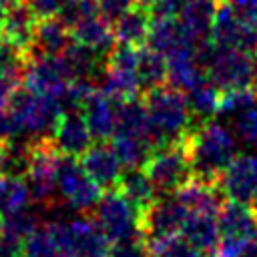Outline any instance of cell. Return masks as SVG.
<instances>
[{
	"label": "cell",
	"mask_w": 257,
	"mask_h": 257,
	"mask_svg": "<svg viewBox=\"0 0 257 257\" xmlns=\"http://www.w3.org/2000/svg\"><path fill=\"white\" fill-rule=\"evenodd\" d=\"M231 122L239 141H243L249 147H257V102L247 110L239 112L237 116H233Z\"/></svg>",
	"instance_id": "cell-38"
},
{
	"label": "cell",
	"mask_w": 257,
	"mask_h": 257,
	"mask_svg": "<svg viewBox=\"0 0 257 257\" xmlns=\"http://www.w3.org/2000/svg\"><path fill=\"white\" fill-rule=\"evenodd\" d=\"M38 24V16L32 12L28 2H12L4 10V28L2 38L10 44L18 46L22 52L30 54L32 42H34V30Z\"/></svg>",
	"instance_id": "cell-17"
},
{
	"label": "cell",
	"mask_w": 257,
	"mask_h": 257,
	"mask_svg": "<svg viewBox=\"0 0 257 257\" xmlns=\"http://www.w3.org/2000/svg\"><path fill=\"white\" fill-rule=\"evenodd\" d=\"M137 74H139V80L143 84V88L151 90V88H157L161 86L167 76H169V66H167V58L153 50V48H143L139 52V64H137Z\"/></svg>",
	"instance_id": "cell-33"
},
{
	"label": "cell",
	"mask_w": 257,
	"mask_h": 257,
	"mask_svg": "<svg viewBox=\"0 0 257 257\" xmlns=\"http://www.w3.org/2000/svg\"><path fill=\"white\" fill-rule=\"evenodd\" d=\"M72 42L70 26L60 20L58 16L54 18H40L34 30V42L30 54H46V56H58L66 50V46Z\"/></svg>",
	"instance_id": "cell-24"
},
{
	"label": "cell",
	"mask_w": 257,
	"mask_h": 257,
	"mask_svg": "<svg viewBox=\"0 0 257 257\" xmlns=\"http://www.w3.org/2000/svg\"><path fill=\"white\" fill-rule=\"evenodd\" d=\"M183 143L187 147L195 177L209 183H217L219 175L239 155V137L233 126L213 118L191 131Z\"/></svg>",
	"instance_id": "cell-1"
},
{
	"label": "cell",
	"mask_w": 257,
	"mask_h": 257,
	"mask_svg": "<svg viewBox=\"0 0 257 257\" xmlns=\"http://www.w3.org/2000/svg\"><path fill=\"white\" fill-rule=\"evenodd\" d=\"M94 221L110 243L139 237L143 231V211L116 187L100 197L98 205L94 207Z\"/></svg>",
	"instance_id": "cell-6"
},
{
	"label": "cell",
	"mask_w": 257,
	"mask_h": 257,
	"mask_svg": "<svg viewBox=\"0 0 257 257\" xmlns=\"http://www.w3.org/2000/svg\"><path fill=\"white\" fill-rule=\"evenodd\" d=\"M2 221H4V231H6V233H12V235H16V237H20V239H26L34 229L40 227L38 213L32 211L30 207L16 211V213L4 217Z\"/></svg>",
	"instance_id": "cell-36"
},
{
	"label": "cell",
	"mask_w": 257,
	"mask_h": 257,
	"mask_svg": "<svg viewBox=\"0 0 257 257\" xmlns=\"http://www.w3.org/2000/svg\"><path fill=\"white\" fill-rule=\"evenodd\" d=\"M145 106L157 145L183 143L191 135L193 112L187 94L175 86H157L147 90Z\"/></svg>",
	"instance_id": "cell-2"
},
{
	"label": "cell",
	"mask_w": 257,
	"mask_h": 257,
	"mask_svg": "<svg viewBox=\"0 0 257 257\" xmlns=\"http://www.w3.org/2000/svg\"><path fill=\"white\" fill-rule=\"evenodd\" d=\"M4 6H0V38H2V28H4Z\"/></svg>",
	"instance_id": "cell-47"
},
{
	"label": "cell",
	"mask_w": 257,
	"mask_h": 257,
	"mask_svg": "<svg viewBox=\"0 0 257 257\" xmlns=\"http://www.w3.org/2000/svg\"><path fill=\"white\" fill-rule=\"evenodd\" d=\"M141 6H145V8H149V10H153L157 4H161L163 0H137Z\"/></svg>",
	"instance_id": "cell-46"
},
{
	"label": "cell",
	"mask_w": 257,
	"mask_h": 257,
	"mask_svg": "<svg viewBox=\"0 0 257 257\" xmlns=\"http://www.w3.org/2000/svg\"><path fill=\"white\" fill-rule=\"evenodd\" d=\"M211 42L219 46H233L243 50H253L251 34H249V20L233 4L225 2L219 4L213 28H211Z\"/></svg>",
	"instance_id": "cell-14"
},
{
	"label": "cell",
	"mask_w": 257,
	"mask_h": 257,
	"mask_svg": "<svg viewBox=\"0 0 257 257\" xmlns=\"http://www.w3.org/2000/svg\"><path fill=\"white\" fill-rule=\"evenodd\" d=\"M30 189L24 177L0 175V217H8L30 205Z\"/></svg>",
	"instance_id": "cell-32"
},
{
	"label": "cell",
	"mask_w": 257,
	"mask_h": 257,
	"mask_svg": "<svg viewBox=\"0 0 257 257\" xmlns=\"http://www.w3.org/2000/svg\"><path fill=\"white\" fill-rule=\"evenodd\" d=\"M229 4H233L235 8H239L243 14H251L257 10V0H225Z\"/></svg>",
	"instance_id": "cell-44"
},
{
	"label": "cell",
	"mask_w": 257,
	"mask_h": 257,
	"mask_svg": "<svg viewBox=\"0 0 257 257\" xmlns=\"http://www.w3.org/2000/svg\"><path fill=\"white\" fill-rule=\"evenodd\" d=\"M253 211H255V215H257V199L253 201Z\"/></svg>",
	"instance_id": "cell-51"
},
{
	"label": "cell",
	"mask_w": 257,
	"mask_h": 257,
	"mask_svg": "<svg viewBox=\"0 0 257 257\" xmlns=\"http://www.w3.org/2000/svg\"><path fill=\"white\" fill-rule=\"evenodd\" d=\"M22 82L26 88L54 96L56 100L64 94L68 84L72 82L70 72L66 70L60 54L58 56H46V54H28Z\"/></svg>",
	"instance_id": "cell-9"
},
{
	"label": "cell",
	"mask_w": 257,
	"mask_h": 257,
	"mask_svg": "<svg viewBox=\"0 0 257 257\" xmlns=\"http://www.w3.org/2000/svg\"><path fill=\"white\" fill-rule=\"evenodd\" d=\"M16 133L32 137L34 141L48 139L62 116V106L54 96L34 92L30 88H16L6 106Z\"/></svg>",
	"instance_id": "cell-3"
},
{
	"label": "cell",
	"mask_w": 257,
	"mask_h": 257,
	"mask_svg": "<svg viewBox=\"0 0 257 257\" xmlns=\"http://www.w3.org/2000/svg\"><path fill=\"white\" fill-rule=\"evenodd\" d=\"M60 153L54 149L50 139H40L32 143L28 167L24 181L30 189V195L38 203H48L56 193V175H58Z\"/></svg>",
	"instance_id": "cell-8"
},
{
	"label": "cell",
	"mask_w": 257,
	"mask_h": 257,
	"mask_svg": "<svg viewBox=\"0 0 257 257\" xmlns=\"http://www.w3.org/2000/svg\"><path fill=\"white\" fill-rule=\"evenodd\" d=\"M141 88H143V84L139 80L137 70L116 68V66H108V64L102 70L100 90L104 94H108L112 100H116V102H124V100L137 98Z\"/></svg>",
	"instance_id": "cell-27"
},
{
	"label": "cell",
	"mask_w": 257,
	"mask_h": 257,
	"mask_svg": "<svg viewBox=\"0 0 257 257\" xmlns=\"http://www.w3.org/2000/svg\"><path fill=\"white\" fill-rule=\"evenodd\" d=\"M114 135L143 139V141L151 143L155 149L159 147L157 139L153 135V126H151V120H149V112H147L145 100L141 102L137 98H131V100H124V102L118 104V118H116Z\"/></svg>",
	"instance_id": "cell-23"
},
{
	"label": "cell",
	"mask_w": 257,
	"mask_h": 257,
	"mask_svg": "<svg viewBox=\"0 0 257 257\" xmlns=\"http://www.w3.org/2000/svg\"><path fill=\"white\" fill-rule=\"evenodd\" d=\"M247 20H249V34H251V44H253V50H257V10L247 14Z\"/></svg>",
	"instance_id": "cell-45"
},
{
	"label": "cell",
	"mask_w": 257,
	"mask_h": 257,
	"mask_svg": "<svg viewBox=\"0 0 257 257\" xmlns=\"http://www.w3.org/2000/svg\"><path fill=\"white\" fill-rule=\"evenodd\" d=\"M147 46L161 52L165 58L183 52V50H199V46L187 36L179 18L175 16H155L151 22Z\"/></svg>",
	"instance_id": "cell-16"
},
{
	"label": "cell",
	"mask_w": 257,
	"mask_h": 257,
	"mask_svg": "<svg viewBox=\"0 0 257 257\" xmlns=\"http://www.w3.org/2000/svg\"><path fill=\"white\" fill-rule=\"evenodd\" d=\"M143 169L147 171V175L151 177L153 185L161 195L177 193L183 185H187L195 177L185 143H171L157 147Z\"/></svg>",
	"instance_id": "cell-5"
},
{
	"label": "cell",
	"mask_w": 257,
	"mask_h": 257,
	"mask_svg": "<svg viewBox=\"0 0 257 257\" xmlns=\"http://www.w3.org/2000/svg\"><path fill=\"white\" fill-rule=\"evenodd\" d=\"M56 193L66 205L76 213H86L94 209L102 197V187L94 183L84 171L78 157L60 155L58 175H56Z\"/></svg>",
	"instance_id": "cell-7"
},
{
	"label": "cell",
	"mask_w": 257,
	"mask_h": 257,
	"mask_svg": "<svg viewBox=\"0 0 257 257\" xmlns=\"http://www.w3.org/2000/svg\"><path fill=\"white\" fill-rule=\"evenodd\" d=\"M187 100H189V106H191L193 116H197L201 120H211L221 110L223 90L215 82H211L209 78H205L203 82H199L197 86H193L187 92Z\"/></svg>",
	"instance_id": "cell-30"
},
{
	"label": "cell",
	"mask_w": 257,
	"mask_h": 257,
	"mask_svg": "<svg viewBox=\"0 0 257 257\" xmlns=\"http://www.w3.org/2000/svg\"><path fill=\"white\" fill-rule=\"evenodd\" d=\"M114 102L116 100H112L100 88H94V92L82 106V114L86 118V124L90 128L94 141L112 139V135L116 131V118H118V106Z\"/></svg>",
	"instance_id": "cell-19"
},
{
	"label": "cell",
	"mask_w": 257,
	"mask_h": 257,
	"mask_svg": "<svg viewBox=\"0 0 257 257\" xmlns=\"http://www.w3.org/2000/svg\"><path fill=\"white\" fill-rule=\"evenodd\" d=\"M253 62H255V80H253V82H255V86H257V56L253 58Z\"/></svg>",
	"instance_id": "cell-49"
},
{
	"label": "cell",
	"mask_w": 257,
	"mask_h": 257,
	"mask_svg": "<svg viewBox=\"0 0 257 257\" xmlns=\"http://www.w3.org/2000/svg\"><path fill=\"white\" fill-rule=\"evenodd\" d=\"M92 141L94 137L86 124V118L78 110L62 112L50 135V143L60 155L78 157V159L92 147Z\"/></svg>",
	"instance_id": "cell-13"
},
{
	"label": "cell",
	"mask_w": 257,
	"mask_h": 257,
	"mask_svg": "<svg viewBox=\"0 0 257 257\" xmlns=\"http://www.w3.org/2000/svg\"><path fill=\"white\" fill-rule=\"evenodd\" d=\"M22 243H24V239L2 231V235H0V257H22Z\"/></svg>",
	"instance_id": "cell-42"
},
{
	"label": "cell",
	"mask_w": 257,
	"mask_h": 257,
	"mask_svg": "<svg viewBox=\"0 0 257 257\" xmlns=\"http://www.w3.org/2000/svg\"><path fill=\"white\" fill-rule=\"evenodd\" d=\"M151 10L145 6H133L128 8L124 14H120L114 22V36L118 44H131V46H139L143 42H147L149 38V30H151Z\"/></svg>",
	"instance_id": "cell-26"
},
{
	"label": "cell",
	"mask_w": 257,
	"mask_h": 257,
	"mask_svg": "<svg viewBox=\"0 0 257 257\" xmlns=\"http://www.w3.org/2000/svg\"><path fill=\"white\" fill-rule=\"evenodd\" d=\"M149 255H151L149 247L141 241V237L114 241L108 251V257H149Z\"/></svg>",
	"instance_id": "cell-39"
},
{
	"label": "cell",
	"mask_w": 257,
	"mask_h": 257,
	"mask_svg": "<svg viewBox=\"0 0 257 257\" xmlns=\"http://www.w3.org/2000/svg\"><path fill=\"white\" fill-rule=\"evenodd\" d=\"M2 231H4V221H2V217H0V235H2Z\"/></svg>",
	"instance_id": "cell-50"
},
{
	"label": "cell",
	"mask_w": 257,
	"mask_h": 257,
	"mask_svg": "<svg viewBox=\"0 0 257 257\" xmlns=\"http://www.w3.org/2000/svg\"><path fill=\"white\" fill-rule=\"evenodd\" d=\"M94 2H96L98 12L104 18H108L110 22H114L120 14H124L128 8H133L137 0H94Z\"/></svg>",
	"instance_id": "cell-40"
},
{
	"label": "cell",
	"mask_w": 257,
	"mask_h": 257,
	"mask_svg": "<svg viewBox=\"0 0 257 257\" xmlns=\"http://www.w3.org/2000/svg\"><path fill=\"white\" fill-rule=\"evenodd\" d=\"M215 185L229 201L253 203L257 199V153H239Z\"/></svg>",
	"instance_id": "cell-10"
},
{
	"label": "cell",
	"mask_w": 257,
	"mask_h": 257,
	"mask_svg": "<svg viewBox=\"0 0 257 257\" xmlns=\"http://www.w3.org/2000/svg\"><path fill=\"white\" fill-rule=\"evenodd\" d=\"M217 10H219V0H189L179 12L181 26L199 48L207 40H211V28Z\"/></svg>",
	"instance_id": "cell-20"
},
{
	"label": "cell",
	"mask_w": 257,
	"mask_h": 257,
	"mask_svg": "<svg viewBox=\"0 0 257 257\" xmlns=\"http://www.w3.org/2000/svg\"><path fill=\"white\" fill-rule=\"evenodd\" d=\"M167 66H169L167 80L171 82V86L185 90V92H189L193 86H197L199 82H203L207 78L205 68L199 60V50L177 52L167 58Z\"/></svg>",
	"instance_id": "cell-25"
},
{
	"label": "cell",
	"mask_w": 257,
	"mask_h": 257,
	"mask_svg": "<svg viewBox=\"0 0 257 257\" xmlns=\"http://www.w3.org/2000/svg\"><path fill=\"white\" fill-rule=\"evenodd\" d=\"M199 60L207 78L223 92L249 88L255 80V62L249 56V50L205 42L199 48Z\"/></svg>",
	"instance_id": "cell-4"
},
{
	"label": "cell",
	"mask_w": 257,
	"mask_h": 257,
	"mask_svg": "<svg viewBox=\"0 0 257 257\" xmlns=\"http://www.w3.org/2000/svg\"><path fill=\"white\" fill-rule=\"evenodd\" d=\"M80 163L88 173V177L94 183H98L102 189H114L124 171L114 147L106 145L104 141H98L96 145H92L80 157Z\"/></svg>",
	"instance_id": "cell-15"
},
{
	"label": "cell",
	"mask_w": 257,
	"mask_h": 257,
	"mask_svg": "<svg viewBox=\"0 0 257 257\" xmlns=\"http://www.w3.org/2000/svg\"><path fill=\"white\" fill-rule=\"evenodd\" d=\"M14 133H16V128H14V122L8 114V110L0 108V143L10 141L14 137Z\"/></svg>",
	"instance_id": "cell-43"
},
{
	"label": "cell",
	"mask_w": 257,
	"mask_h": 257,
	"mask_svg": "<svg viewBox=\"0 0 257 257\" xmlns=\"http://www.w3.org/2000/svg\"><path fill=\"white\" fill-rule=\"evenodd\" d=\"M70 34H72L74 42L88 46L90 50H94L100 56H106L116 44L114 28L110 26V20L104 18L100 12H94V14H88L84 18L76 20L70 26Z\"/></svg>",
	"instance_id": "cell-18"
},
{
	"label": "cell",
	"mask_w": 257,
	"mask_h": 257,
	"mask_svg": "<svg viewBox=\"0 0 257 257\" xmlns=\"http://www.w3.org/2000/svg\"><path fill=\"white\" fill-rule=\"evenodd\" d=\"M28 6L32 8V12L40 18H54V16H60L66 0H26Z\"/></svg>",
	"instance_id": "cell-41"
},
{
	"label": "cell",
	"mask_w": 257,
	"mask_h": 257,
	"mask_svg": "<svg viewBox=\"0 0 257 257\" xmlns=\"http://www.w3.org/2000/svg\"><path fill=\"white\" fill-rule=\"evenodd\" d=\"M22 257H74L64 245L60 221L34 229L22 243Z\"/></svg>",
	"instance_id": "cell-21"
},
{
	"label": "cell",
	"mask_w": 257,
	"mask_h": 257,
	"mask_svg": "<svg viewBox=\"0 0 257 257\" xmlns=\"http://www.w3.org/2000/svg\"><path fill=\"white\" fill-rule=\"evenodd\" d=\"M116 189L128 201H133L143 213L159 195L157 187L153 185V181H151V177L147 175L145 169H124Z\"/></svg>",
	"instance_id": "cell-28"
},
{
	"label": "cell",
	"mask_w": 257,
	"mask_h": 257,
	"mask_svg": "<svg viewBox=\"0 0 257 257\" xmlns=\"http://www.w3.org/2000/svg\"><path fill=\"white\" fill-rule=\"evenodd\" d=\"M60 58H62L66 70L70 72L72 80H78V78L88 80L100 68V54H96L88 46H84L80 42H74V40L66 46V50L60 54Z\"/></svg>",
	"instance_id": "cell-31"
},
{
	"label": "cell",
	"mask_w": 257,
	"mask_h": 257,
	"mask_svg": "<svg viewBox=\"0 0 257 257\" xmlns=\"http://www.w3.org/2000/svg\"><path fill=\"white\" fill-rule=\"evenodd\" d=\"M189 209L177 197V193H167L157 197L143 213V233L149 239L179 235L187 221Z\"/></svg>",
	"instance_id": "cell-12"
},
{
	"label": "cell",
	"mask_w": 257,
	"mask_h": 257,
	"mask_svg": "<svg viewBox=\"0 0 257 257\" xmlns=\"http://www.w3.org/2000/svg\"><path fill=\"white\" fill-rule=\"evenodd\" d=\"M219 211H189L181 235L203 253H215L219 245Z\"/></svg>",
	"instance_id": "cell-22"
},
{
	"label": "cell",
	"mask_w": 257,
	"mask_h": 257,
	"mask_svg": "<svg viewBox=\"0 0 257 257\" xmlns=\"http://www.w3.org/2000/svg\"><path fill=\"white\" fill-rule=\"evenodd\" d=\"M12 2H20V0H0V6H4V8H6V6H10ZM24 2H26V0H24Z\"/></svg>",
	"instance_id": "cell-48"
},
{
	"label": "cell",
	"mask_w": 257,
	"mask_h": 257,
	"mask_svg": "<svg viewBox=\"0 0 257 257\" xmlns=\"http://www.w3.org/2000/svg\"><path fill=\"white\" fill-rule=\"evenodd\" d=\"M177 197L189 211H219L221 209V191L213 183L193 177L187 185L177 191Z\"/></svg>",
	"instance_id": "cell-29"
},
{
	"label": "cell",
	"mask_w": 257,
	"mask_h": 257,
	"mask_svg": "<svg viewBox=\"0 0 257 257\" xmlns=\"http://www.w3.org/2000/svg\"><path fill=\"white\" fill-rule=\"evenodd\" d=\"M257 102V94L251 88H237V90H227L223 92V100H221V116H237L239 112L247 110L249 106H253Z\"/></svg>",
	"instance_id": "cell-37"
},
{
	"label": "cell",
	"mask_w": 257,
	"mask_h": 257,
	"mask_svg": "<svg viewBox=\"0 0 257 257\" xmlns=\"http://www.w3.org/2000/svg\"><path fill=\"white\" fill-rule=\"evenodd\" d=\"M149 253L151 257H205L203 251L187 241L181 233L149 239Z\"/></svg>",
	"instance_id": "cell-35"
},
{
	"label": "cell",
	"mask_w": 257,
	"mask_h": 257,
	"mask_svg": "<svg viewBox=\"0 0 257 257\" xmlns=\"http://www.w3.org/2000/svg\"><path fill=\"white\" fill-rule=\"evenodd\" d=\"M110 145L114 147L120 163L124 169H143L151 157V153L155 151V147L143 139H135V137H118L114 135L110 139Z\"/></svg>",
	"instance_id": "cell-34"
},
{
	"label": "cell",
	"mask_w": 257,
	"mask_h": 257,
	"mask_svg": "<svg viewBox=\"0 0 257 257\" xmlns=\"http://www.w3.org/2000/svg\"><path fill=\"white\" fill-rule=\"evenodd\" d=\"M60 229L64 245L74 257H108L112 243L94 219L76 215L68 221H60Z\"/></svg>",
	"instance_id": "cell-11"
}]
</instances>
